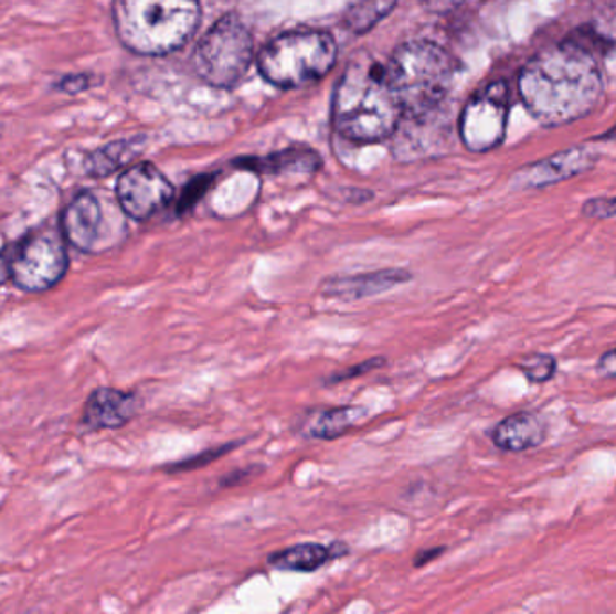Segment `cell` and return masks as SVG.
I'll list each match as a JSON object with an SVG mask.
<instances>
[{
    "label": "cell",
    "instance_id": "cell-14",
    "mask_svg": "<svg viewBox=\"0 0 616 614\" xmlns=\"http://www.w3.org/2000/svg\"><path fill=\"white\" fill-rule=\"evenodd\" d=\"M546 434L548 425L543 416L530 411H521L501 420L490 436L496 447L501 451L523 453L543 444Z\"/></svg>",
    "mask_w": 616,
    "mask_h": 614
},
{
    "label": "cell",
    "instance_id": "cell-15",
    "mask_svg": "<svg viewBox=\"0 0 616 614\" xmlns=\"http://www.w3.org/2000/svg\"><path fill=\"white\" fill-rule=\"evenodd\" d=\"M341 547V542H336L332 547H323L318 542H301V544H294L285 550L274 551L267 562L279 571L312 573L328 561L341 557L339 553Z\"/></svg>",
    "mask_w": 616,
    "mask_h": 614
},
{
    "label": "cell",
    "instance_id": "cell-3",
    "mask_svg": "<svg viewBox=\"0 0 616 614\" xmlns=\"http://www.w3.org/2000/svg\"><path fill=\"white\" fill-rule=\"evenodd\" d=\"M201 22L199 0H113V24L125 50L164 56L190 42Z\"/></svg>",
    "mask_w": 616,
    "mask_h": 614
},
{
    "label": "cell",
    "instance_id": "cell-4",
    "mask_svg": "<svg viewBox=\"0 0 616 614\" xmlns=\"http://www.w3.org/2000/svg\"><path fill=\"white\" fill-rule=\"evenodd\" d=\"M384 67L404 117L433 113L455 82L453 56L427 40L401 45Z\"/></svg>",
    "mask_w": 616,
    "mask_h": 614
},
{
    "label": "cell",
    "instance_id": "cell-8",
    "mask_svg": "<svg viewBox=\"0 0 616 614\" xmlns=\"http://www.w3.org/2000/svg\"><path fill=\"white\" fill-rule=\"evenodd\" d=\"M510 93L505 82L481 88L465 105L460 116V137L465 148L476 154L495 150L505 139L509 121Z\"/></svg>",
    "mask_w": 616,
    "mask_h": 614
},
{
    "label": "cell",
    "instance_id": "cell-21",
    "mask_svg": "<svg viewBox=\"0 0 616 614\" xmlns=\"http://www.w3.org/2000/svg\"><path fill=\"white\" fill-rule=\"evenodd\" d=\"M384 364H386V359H384V357H372V359H368V361L359 362V364L347 368V370H342L341 373H336V375L330 377L327 384H341V382L350 381V379H358V377L367 375L370 371L379 370V368H382Z\"/></svg>",
    "mask_w": 616,
    "mask_h": 614
},
{
    "label": "cell",
    "instance_id": "cell-12",
    "mask_svg": "<svg viewBox=\"0 0 616 614\" xmlns=\"http://www.w3.org/2000/svg\"><path fill=\"white\" fill-rule=\"evenodd\" d=\"M139 396L116 388H96L85 400L82 425L87 431L121 430L137 415Z\"/></svg>",
    "mask_w": 616,
    "mask_h": 614
},
{
    "label": "cell",
    "instance_id": "cell-1",
    "mask_svg": "<svg viewBox=\"0 0 616 614\" xmlns=\"http://www.w3.org/2000/svg\"><path fill=\"white\" fill-rule=\"evenodd\" d=\"M524 107L544 127H561L593 113L604 94L598 59L566 39L541 51L518 80Z\"/></svg>",
    "mask_w": 616,
    "mask_h": 614
},
{
    "label": "cell",
    "instance_id": "cell-19",
    "mask_svg": "<svg viewBox=\"0 0 616 614\" xmlns=\"http://www.w3.org/2000/svg\"><path fill=\"white\" fill-rule=\"evenodd\" d=\"M518 370L532 384H546L557 373V359L550 353H532L518 362Z\"/></svg>",
    "mask_w": 616,
    "mask_h": 614
},
{
    "label": "cell",
    "instance_id": "cell-16",
    "mask_svg": "<svg viewBox=\"0 0 616 614\" xmlns=\"http://www.w3.org/2000/svg\"><path fill=\"white\" fill-rule=\"evenodd\" d=\"M142 151V139H121V141L108 142L105 147L94 150L88 154L85 159L84 168L88 177H103L113 176L116 171L127 167L128 162L134 161L136 157Z\"/></svg>",
    "mask_w": 616,
    "mask_h": 614
},
{
    "label": "cell",
    "instance_id": "cell-7",
    "mask_svg": "<svg viewBox=\"0 0 616 614\" xmlns=\"http://www.w3.org/2000/svg\"><path fill=\"white\" fill-rule=\"evenodd\" d=\"M68 271V254L59 234L39 231L13 245L11 283L22 293H47Z\"/></svg>",
    "mask_w": 616,
    "mask_h": 614
},
{
    "label": "cell",
    "instance_id": "cell-22",
    "mask_svg": "<svg viewBox=\"0 0 616 614\" xmlns=\"http://www.w3.org/2000/svg\"><path fill=\"white\" fill-rule=\"evenodd\" d=\"M582 215L586 219H613L616 216V197L590 199L582 205Z\"/></svg>",
    "mask_w": 616,
    "mask_h": 614
},
{
    "label": "cell",
    "instance_id": "cell-13",
    "mask_svg": "<svg viewBox=\"0 0 616 614\" xmlns=\"http://www.w3.org/2000/svg\"><path fill=\"white\" fill-rule=\"evenodd\" d=\"M413 274L406 268H382L373 273L348 274L325 279L321 293L339 301H361L411 282Z\"/></svg>",
    "mask_w": 616,
    "mask_h": 614
},
{
    "label": "cell",
    "instance_id": "cell-9",
    "mask_svg": "<svg viewBox=\"0 0 616 614\" xmlns=\"http://www.w3.org/2000/svg\"><path fill=\"white\" fill-rule=\"evenodd\" d=\"M176 195L173 186L161 170L150 162L127 168L116 182V199L123 213L136 222L152 219L164 210Z\"/></svg>",
    "mask_w": 616,
    "mask_h": 614
},
{
    "label": "cell",
    "instance_id": "cell-23",
    "mask_svg": "<svg viewBox=\"0 0 616 614\" xmlns=\"http://www.w3.org/2000/svg\"><path fill=\"white\" fill-rule=\"evenodd\" d=\"M99 80L94 78L93 74H67L64 78L59 80L56 84H54V88L59 91V93L74 94L85 93L88 88L93 87V85L98 84Z\"/></svg>",
    "mask_w": 616,
    "mask_h": 614
},
{
    "label": "cell",
    "instance_id": "cell-11",
    "mask_svg": "<svg viewBox=\"0 0 616 614\" xmlns=\"http://www.w3.org/2000/svg\"><path fill=\"white\" fill-rule=\"evenodd\" d=\"M65 242L79 253H94L102 236L103 211L93 191L82 190L68 202L62 219Z\"/></svg>",
    "mask_w": 616,
    "mask_h": 614
},
{
    "label": "cell",
    "instance_id": "cell-27",
    "mask_svg": "<svg viewBox=\"0 0 616 614\" xmlns=\"http://www.w3.org/2000/svg\"><path fill=\"white\" fill-rule=\"evenodd\" d=\"M444 551L445 547L431 548V550L418 551L415 557V568H422V565L429 564V562L438 559V557H440Z\"/></svg>",
    "mask_w": 616,
    "mask_h": 614
},
{
    "label": "cell",
    "instance_id": "cell-2",
    "mask_svg": "<svg viewBox=\"0 0 616 614\" xmlns=\"http://www.w3.org/2000/svg\"><path fill=\"white\" fill-rule=\"evenodd\" d=\"M402 117L384 65L372 60L348 65L333 96V125L342 137L355 142L382 141L395 133Z\"/></svg>",
    "mask_w": 616,
    "mask_h": 614
},
{
    "label": "cell",
    "instance_id": "cell-6",
    "mask_svg": "<svg viewBox=\"0 0 616 614\" xmlns=\"http://www.w3.org/2000/svg\"><path fill=\"white\" fill-rule=\"evenodd\" d=\"M253 62V36L236 15L213 24L193 53L195 73L205 84L231 88L238 84Z\"/></svg>",
    "mask_w": 616,
    "mask_h": 614
},
{
    "label": "cell",
    "instance_id": "cell-20",
    "mask_svg": "<svg viewBox=\"0 0 616 614\" xmlns=\"http://www.w3.org/2000/svg\"><path fill=\"white\" fill-rule=\"evenodd\" d=\"M236 445H238L236 442H231V444L219 445V447L210 448V451H204V453L195 454L193 458H188L184 459V462H179V464L170 465V467H168V473H188V470H193V468L204 467V465L222 458L224 454L236 448Z\"/></svg>",
    "mask_w": 616,
    "mask_h": 614
},
{
    "label": "cell",
    "instance_id": "cell-5",
    "mask_svg": "<svg viewBox=\"0 0 616 614\" xmlns=\"http://www.w3.org/2000/svg\"><path fill=\"white\" fill-rule=\"evenodd\" d=\"M338 60V44L325 31H289L270 40L258 54V68L269 84L301 88L325 78Z\"/></svg>",
    "mask_w": 616,
    "mask_h": 614
},
{
    "label": "cell",
    "instance_id": "cell-28",
    "mask_svg": "<svg viewBox=\"0 0 616 614\" xmlns=\"http://www.w3.org/2000/svg\"><path fill=\"white\" fill-rule=\"evenodd\" d=\"M251 468H240V470H235V473L227 474L225 478L221 479V485L224 487H233L236 483L242 481V479L247 478L249 476Z\"/></svg>",
    "mask_w": 616,
    "mask_h": 614
},
{
    "label": "cell",
    "instance_id": "cell-26",
    "mask_svg": "<svg viewBox=\"0 0 616 614\" xmlns=\"http://www.w3.org/2000/svg\"><path fill=\"white\" fill-rule=\"evenodd\" d=\"M11 256H13V247L0 251V287L6 282H11Z\"/></svg>",
    "mask_w": 616,
    "mask_h": 614
},
{
    "label": "cell",
    "instance_id": "cell-18",
    "mask_svg": "<svg viewBox=\"0 0 616 614\" xmlns=\"http://www.w3.org/2000/svg\"><path fill=\"white\" fill-rule=\"evenodd\" d=\"M396 0H355L344 15V24L353 33H368L395 8Z\"/></svg>",
    "mask_w": 616,
    "mask_h": 614
},
{
    "label": "cell",
    "instance_id": "cell-17",
    "mask_svg": "<svg viewBox=\"0 0 616 614\" xmlns=\"http://www.w3.org/2000/svg\"><path fill=\"white\" fill-rule=\"evenodd\" d=\"M368 411L361 405H344V407H333L327 410L314 420L308 434L316 440L341 438L353 425L358 424Z\"/></svg>",
    "mask_w": 616,
    "mask_h": 614
},
{
    "label": "cell",
    "instance_id": "cell-10",
    "mask_svg": "<svg viewBox=\"0 0 616 614\" xmlns=\"http://www.w3.org/2000/svg\"><path fill=\"white\" fill-rule=\"evenodd\" d=\"M598 161L597 151L590 147H573L557 151L553 156L533 162L516 173V181L521 188L541 190L557 182L567 181L593 170Z\"/></svg>",
    "mask_w": 616,
    "mask_h": 614
},
{
    "label": "cell",
    "instance_id": "cell-25",
    "mask_svg": "<svg viewBox=\"0 0 616 614\" xmlns=\"http://www.w3.org/2000/svg\"><path fill=\"white\" fill-rule=\"evenodd\" d=\"M597 373L602 379H616V348L602 353L597 362Z\"/></svg>",
    "mask_w": 616,
    "mask_h": 614
},
{
    "label": "cell",
    "instance_id": "cell-24",
    "mask_svg": "<svg viewBox=\"0 0 616 614\" xmlns=\"http://www.w3.org/2000/svg\"><path fill=\"white\" fill-rule=\"evenodd\" d=\"M208 179H199V181L193 182V184L188 186L184 193H182L181 200H179V205H177V213H187L193 205H195L197 200L201 199L202 193H204L205 188H208Z\"/></svg>",
    "mask_w": 616,
    "mask_h": 614
}]
</instances>
